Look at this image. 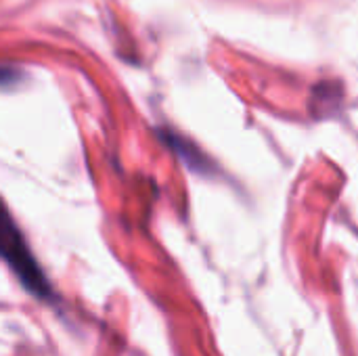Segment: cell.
Instances as JSON below:
<instances>
[{"label": "cell", "mask_w": 358, "mask_h": 356, "mask_svg": "<svg viewBox=\"0 0 358 356\" xmlns=\"http://www.w3.org/2000/svg\"><path fill=\"white\" fill-rule=\"evenodd\" d=\"M0 260L8 264V269L15 273V277L19 279V283L25 287L27 294L44 302L57 300L50 281L46 279L40 262L29 250L19 225L10 216L2 197H0Z\"/></svg>", "instance_id": "obj_1"}, {"label": "cell", "mask_w": 358, "mask_h": 356, "mask_svg": "<svg viewBox=\"0 0 358 356\" xmlns=\"http://www.w3.org/2000/svg\"><path fill=\"white\" fill-rule=\"evenodd\" d=\"M162 138L168 143V147L189 166V168H193V170H206L208 166H210V162L206 159V155L199 151V149H195V145L193 143H189V141H185V138H180V134H176V132H162Z\"/></svg>", "instance_id": "obj_2"}]
</instances>
